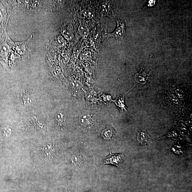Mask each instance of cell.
<instances>
[{
  "mask_svg": "<svg viewBox=\"0 0 192 192\" xmlns=\"http://www.w3.org/2000/svg\"><path fill=\"white\" fill-rule=\"evenodd\" d=\"M13 42L8 37L5 42L0 46V62L5 67H6L8 66V60L11 54Z\"/></svg>",
  "mask_w": 192,
  "mask_h": 192,
  "instance_id": "obj_1",
  "label": "cell"
},
{
  "mask_svg": "<svg viewBox=\"0 0 192 192\" xmlns=\"http://www.w3.org/2000/svg\"><path fill=\"white\" fill-rule=\"evenodd\" d=\"M117 28L115 31L112 33L108 34V37H113L117 40H122L125 32V29L127 26L126 21L120 20H116Z\"/></svg>",
  "mask_w": 192,
  "mask_h": 192,
  "instance_id": "obj_2",
  "label": "cell"
},
{
  "mask_svg": "<svg viewBox=\"0 0 192 192\" xmlns=\"http://www.w3.org/2000/svg\"><path fill=\"white\" fill-rule=\"evenodd\" d=\"M125 160V155L123 154H112L110 152L109 156L104 159V164H108L116 166L119 167Z\"/></svg>",
  "mask_w": 192,
  "mask_h": 192,
  "instance_id": "obj_3",
  "label": "cell"
},
{
  "mask_svg": "<svg viewBox=\"0 0 192 192\" xmlns=\"http://www.w3.org/2000/svg\"><path fill=\"white\" fill-rule=\"evenodd\" d=\"M8 10H6L2 5H0V27H1L0 32H2L3 35H4L3 32L5 33L6 24L10 16V13H8Z\"/></svg>",
  "mask_w": 192,
  "mask_h": 192,
  "instance_id": "obj_4",
  "label": "cell"
},
{
  "mask_svg": "<svg viewBox=\"0 0 192 192\" xmlns=\"http://www.w3.org/2000/svg\"><path fill=\"white\" fill-rule=\"evenodd\" d=\"M27 41L24 42H16L15 45L12 44V49L15 50L17 53L21 56H24L27 55L30 52V49L27 47Z\"/></svg>",
  "mask_w": 192,
  "mask_h": 192,
  "instance_id": "obj_5",
  "label": "cell"
},
{
  "mask_svg": "<svg viewBox=\"0 0 192 192\" xmlns=\"http://www.w3.org/2000/svg\"><path fill=\"white\" fill-rule=\"evenodd\" d=\"M137 140L139 144L145 145L148 144L151 139L145 130L140 129L137 134Z\"/></svg>",
  "mask_w": 192,
  "mask_h": 192,
  "instance_id": "obj_6",
  "label": "cell"
},
{
  "mask_svg": "<svg viewBox=\"0 0 192 192\" xmlns=\"http://www.w3.org/2000/svg\"><path fill=\"white\" fill-rule=\"evenodd\" d=\"M80 123L82 126L88 127L90 126L92 123L91 116L88 113H84L80 117Z\"/></svg>",
  "mask_w": 192,
  "mask_h": 192,
  "instance_id": "obj_7",
  "label": "cell"
},
{
  "mask_svg": "<svg viewBox=\"0 0 192 192\" xmlns=\"http://www.w3.org/2000/svg\"><path fill=\"white\" fill-rule=\"evenodd\" d=\"M66 113L62 111L59 112L55 115V119L59 125L63 127L65 125L66 120Z\"/></svg>",
  "mask_w": 192,
  "mask_h": 192,
  "instance_id": "obj_8",
  "label": "cell"
},
{
  "mask_svg": "<svg viewBox=\"0 0 192 192\" xmlns=\"http://www.w3.org/2000/svg\"><path fill=\"white\" fill-rule=\"evenodd\" d=\"M113 130L111 127H108L102 132V136L106 139H109L113 135Z\"/></svg>",
  "mask_w": 192,
  "mask_h": 192,
  "instance_id": "obj_9",
  "label": "cell"
},
{
  "mask_svg": "<svg viewBox=\"0 0 192 192\" xmlns=\"http://www.w3.org/2000/svg\"><path fill=\"white\" fill-rule=\"evenodd\" d=\"M116 100H114V102L116 103L117 106L119 108H121L122 110L124 109L126 110L125 106L124 105V96L123 97H118V98H116Z\"/></svg>",
  "mask_w": 192,
  "mask_h": 192,
  "instance_id": "obj_10",
  "label": "cell"
},
{
  "mask_svg": "<svg viewBox=\"0 0 192 192\" xmlns=\"http://www.w3.org/2000/svg\"><path fill=\"white\" fill-rule=\"evenodd\" d=\"M73 159L72 160V162L75 165H80L81 163V159L80 158V157L78 156L73 157V159Z\"/></svg>",
  "mask_w": 192,
  "mask_h": 192,
  "instance_id": "obj_11",
  "label": "cell"
},
{
  "mask_svg": "<svg viewBox=\"0 0 192 192\" xmlns=\"http://www.w3.org/2000/svg\"><path fill=\"white\" fill-rule=\"evenodd\" d=\"M80 33H81L82 35L83 36L86 35L88 34V31L86 30L85 27L82 26L80 27Z\"/></svg>",
  "mask_w": 192,
  "mask_h": 192,
  "instance_id": "obj_12",
  "label": "cell"
},
{
  "mask_svg": "<svg viewBox=\"0 0 192 192\" xmlns=\"http://www.w3.org/2000/svg\"><path fill=\"white\" fill-rule=\"evenodd\" d=\"M80 45H79L78 46H77V47H76V49H74V52L73 54V56H78V55L80 53Z\"/></svg>",
  "mask_w": 192,
  "mask_h": 192,
  "instance_id": "obj_13",
  "label": "cell"
}]
</instances>
